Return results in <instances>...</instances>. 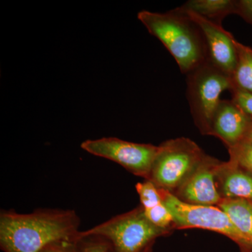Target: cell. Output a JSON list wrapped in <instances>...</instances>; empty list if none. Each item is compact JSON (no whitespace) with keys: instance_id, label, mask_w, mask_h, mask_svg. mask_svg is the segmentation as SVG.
I'll list each match as a JSON object with an SVG mask.
<instances>
[{"instance_id":"cell-9","label":"cell","mask_w":252,"mask_h":252,"mask_svg":"<svg viewBox=\"0 0 252 252\" xmlns=\"http://www.w3.org/2000/svg\"><path fill=\"white\" fill-rule=\"evenodd\" d=\"M220 162L205 155L196 168L179 187V198L186 203L214 206L222 200L217 188V173Z\"/></svg>"},{"instance_id":"cell-2","label":"cell","mask_w":252,"mask_h":252,"mask_svg":"<svg viewBox=\"0 0 252 252\" xmlns=\"http://www.w3.org/2000/svg\"><path fill=\"white\" fill-rule=\"evenodd\" d=\"M137 18L151 34L161 41L184 74L208 60L203 33L180 7L163 14L142 11Z\"/></svg>"},{"instance_id":"cell-19","label":"cell","mask_w":252,"mask_h":252,"mask_svg":"<svg viewBox=\"0 0 252 252\" xmlns=\"http://www.w3.org/2000/svg\"><path fill=\"white\" fill-rule=\"evenodd\" d=\"M230 93L232 94V100L252 118V94L235 87L233 88Z\"/></svg>"},{"instance_id":"cell-1","label":"cell","mask_w":252,"mask_h":252,"mask_svg":"<svg viewBox=\"0 0 252 252\" xmlns=\"http://www.w3.org/2000/svg\"><path fill=\"white\" fill-rule=\"evenodd\" d=\"M80 219L71 210L40 209L30 214L0 213V248L4 252H40L61 240L77 241Z\"/></svg>"},{"instance_id":"cell-14","label":"cell","mask_w":252,"mask_h":252,"mask_svg":"<svg viewBox=\"0 0 252 252\" xmlns=\"http://www.w3.org/2000/svg\"><path fill=\"white\" fill-rule=\"evenodd\" d=\"M238 63L233 73L234 87L252 94V49L235 40Z\"/></svg>"},{"instance_id":"cell-6","label":"cell","mask_w":252,"mask_h":252,"mask_svg":"<svg viewBox=\"0 0 252 252\" xmlns=\"http://www.w3.org/2000/svg\"><path fill=\"white\" fill-rule=\"evenodd\" d=\"M160 190L162 203L171 212L176 226L181 228H203L217 232L238 243L242 250H252L248 240L220 207L186 203L169 190Z\"/></svg>"},{"instance_id":"cell-17","label":"cell","mask_w":252,"mask_h":252,"mask_svg":"<svg viewBox=\"0 0 252 252\" xmlns=\"http://www.w3.org/2000/svg\"><path fill=\"white\" fill-rule=\"evenodd\" d=\"M154 244L149 245L143 252H152ZM78 252H109L107 240L95 235L79 237L77 240Z\"/></svg>"},{"instance_id":"cell-18","label":"cell","mask_w":252,"mask_h":252,"mask_svg":"<svg viewBox=\"0 0 252 252\" xmlns=\"http://www.w3.org/2000/svg\"><path fill=\"white\" fill-rule=\"evenodd\" d=\"M144 211L149 221L162 229L168 230L167 228L173 223L171 212L163 203L148 210L144 209Z\"/></svg>"},{"instance_id":"cell-22","label":"cell","mask_w":252,"mask_h":252,"mask_svg":"<svg viewBox=\"0 0 252 252\" xmlns=\"http://www.w3.org/2000/svg\"><path fill=\"white\" fill-rule=\"evenodd\" d=\"M243 141L252 144V123Z\"/></svg>"},{"instance_id":"cell-3","label":"cell","mask_w":252,"mask_h":252,"mask_svg":"<svg viewBox=\"0 0 252 252\" xmlns=\"http://www.w3.org/2000/svg\"><path fill=\"white\" fill-rule=\"evenodd\" d=\"M167 233L168 230L151 223L140 206L81 231L79 237L95 235L104 238L109 244V252H143L156 239Z\"/></svg>"},{"instance_id":"cell-7","label":"cell","mask_w":252,"mask_h":252,"mask_svg":"<svg viewBox=\"0 0 252 252\" xmlns=\"http://www.w3.org/2000/svg\"><path fill=\"white\" fill-rule=\"evenodd\" d=\"M81 147L92 155L117 162L131 173L147 180L159 149L153 144L134 143L117 137L86 140Z\"/></svg>"},{"instance_id":"cell-21","label":"cell","mask_w":252,"mask_h":252,"mask_svg":"<svg viewBox=\"0 0 252 252\" xmlns=\"http://www.w3.org/2000/svg\"><path fill=\"white\" fill-rule=\"evenodd\" d=\"M235 14L238 15L246 22L252 25V0L236 1Z\"/></svg>"},{"instance_id":"cell-23","label":"cell","mask_w":252,"mask_h":252,"mask_svg":"<svg viewBox=\"0 0 252 252\" xmlns=\"http://www.w3.org/2000/svg\"><path fill=\"white\" fill-rule=\"evenodd\" d=\"M243 252H252V250H243Z\"/></svg>"},{"instance_id":"cell-16","label":"cell","mask_w":252,"mask_h":252,"mask_svg":"<svg viewBox=\"0 0 252 252\" xmlns=\"http://www.w3.org/2000/svg\"><path fill=\"white\" fill-rule=\"evenodd\" d=\"M230 161L252 173V144L242 141L228 149Z\"/></svg>"},{"instance_id":"cell-20","label":"cell","mask_w":252,"mask_h":252,"mask_svg":"<svg viewBox=\"0 0 252 252\" xmlns=\"http://www.w3.org/2000/svg\"><path fill=\"white\" fill-rule=\"evenodd\" d=\"M40 252H78L77 241L54 242L48 245Z\"/></svg>"},{"instance_id":"cell-11","label":"cell","mask_w":252,"mask_h":252,"mask_svg":"<svg viewBox=\"0 0 252 252\" xmlns=\"http://www.w3.org/2000/svg\"><path fill=\"white\" fill-rule=\"evenodd\" d=\"M217 178L222 199H244L252 201V177L234 162H220Z\"/></svg>"},{"instance_id":"cell-15","label":"cell","mask_w":252,"mask_h":252,"mask_svg":"<svg viewBox=\"0 0 252 252\" xmlns=\"http://www.w3.org/2000/svg\"><path fill=\"white\" fill-rule=\"evenodd\" d=\"M136 190L140 196L141 204L144 210L152 208L162 203L161 192L153 182L146 180L136 185Z\"/></svg>"},{"instance_id":"cell-12","label":"cell","mask_w":252,"mask_h":252,"mask_svg":"<svg viewBox=\"0 0 252 252\" xmlns=\"http://www.w3.org/2000/svg\"><path fill=\"white\" fill-rule=\"evenodd\" d=\"M183 9L193 11L208 21L221 26L227 16L235 14L236 1L233 0H190L182 5Z\"/></svg>"},{"instance_id":"cell-13","label":"cell","mask_w":252,"mask_h":252,"mask_svg":"<svg viewBox=\"0 0 252 252\" xmlns=\"http://www.w3.org/2000/svg\"><path fill=\"white\" fill-rule=\"evenodd\" d=\"M218 207L228 215L252 247V201L244 199H222Z\"/></svg>"},{"instance_id":"cell-5","label":"cell","mask_w":252,"mask_h":252,"mask_svg":"<svg viewBox=\"0 0 252 252\" xmlns=\"http://www.w3.org/2000/svg\"><path fill=\"white\" fill-rule=\"evenodd\" d=\"M158 147L148 180L170 192L185 182L205 156L195 142L186 137L167 140Z\"/></svg>"},{"instance_id":"cell-4","label":"cell","mask_w":252,"mask_h":252,"mask_svg":"<svg viewBox=\"0 0 252 252\" xmlns=\"http://www.w3.org/2000/svg\"><path fill=\"white\" fill-rule=\"evenodd\" d=\"M187 75V99L194 122L203 134L211 135L220 94L233 89V79L208 60Z\"/></svg>"},{"instance_id":"cell-8","label":"cell","mask_w":252,"mask_h":252,"mask_svg":"<svg viewBox=\"0 0 252 252\" xmlns=\"http://www.w3.org/2000/svg\"><path fill=\"white\" fill-rule=\"evenodd\" d=\"M180 9L196 23L203 33L207 51V59L215 67L233 77L238 63V53L234 36L222 26L208 21L193 11Z\"/></svg>"},{"instance_id":"cell-10","label":"cell","mask_w":252,"mask_h":252,"mask_svg":"<svg viewBox=\"0 0 252 252\" xmlns=\"http://www.w3.org/2000/svg\"><path fill=\"white\" fill-rule=\"evenodd\" d=\"M252 118L232 99H220L212 124L211 135L223 141L228 149L245 138Z\"/></svg>"}]
</instances>
